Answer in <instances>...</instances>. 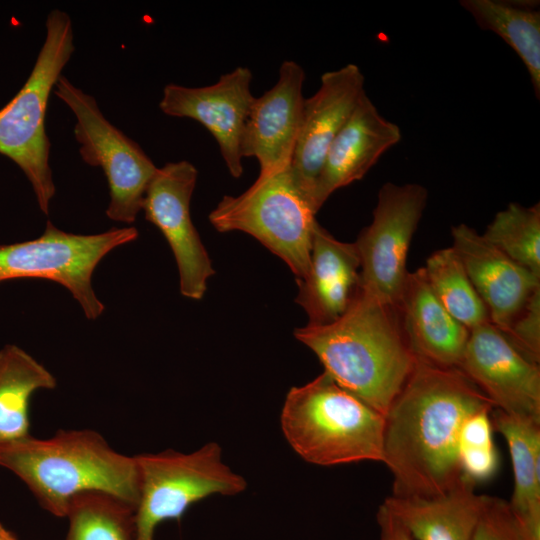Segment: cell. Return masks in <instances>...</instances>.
Masks as SVG:
<instances>
[{
  "mask_svg": "<svg viewBox=\"0 0 540 540\" xmlns=\"http://www.w3.org/2000/svg\"><path fill=\"white\" fill-rule=\"evenodd\" d=\"M494 409L459 369L416 357L414 368L384 415L383 460L392 494L435 497L464 478L459 461L462 426L472 414Z\"/></svg>",
  "mask_w": 540,
  "mask_h": 540,
  "instance_id": "obj_1",
  "label": "cell"
},
{
  "mask_svg": "<svg viewBox=\"0 0 540 540\" xmlns=\"http://www.w3.org/2000/svg\"><path fill=\"white\" fill-rule=\"evenodd\" d=\"M335 382L385 415L411 374L416 356L400 309L359 286L345 312L326 325L295 329Z\"/></svg>",
  "mask_w": 540,
  "mask_h": 540,
  "instance_id": "obj_2",
  "label": "cell"
},
{
  "mask_svg": "<svg viewBox=\"0 0 540 540\" xmlns=\"http://www.w3.org/2000/svg\"><path fill=\"white\" fill-rule=\"evenodd\" d=\"M0 467L16 475L50 514L65 518L72 500L99 492L137 505L135 456L113 449L98 432L59 430L0 447Z\"/></svg>",
  "mask_w": 540,
  "mask_h": 540,
  "instance_id": "obj_3",
  "label": "cell"
},
{
  "mask_svg": "<svg viewBox=\"0 0 540 540\" xmlns=\"http://www.w3.org/2000/svg\"><path fill=\"white\" fill-rule=\"evenodd\" d=\"M280 423L291 448L308 463L335 466L383 460L384 416L325 371L289 390Z\"/></svg>",
  "mask_w": 540,
  "mask_h": 540,
  "instance_id": "obj_4",
  "label": "cell"
},
{
  "mask_svg": "<svg viewBox=\"0 0 540 540\" xmlns=\"http://www.w3.org/2000/svg\"><path fill=\"white\" fill-rule=\"evenodd\" d=\"M45 27V40L28 79L0 109V154L22 170L40 210L48 215L56 188L49 164L46 111L50 94L75 47L72 21L66 12L50 11Z\"/></svg>",
  "mask_w": 540,
  "mask_h": 540,
  "instance_id": "obj_5",
  "label": "cell"
},
{
  "mask_svg": "<svg viewBox=\"0 0 540 540\" xmlns=\"http://www.w3.org/2000/svg\"><path fill=\"white\" fill-rule=\"evenodd\" d=\"M315 210L290 167L258 178L238 196L225 195L209 214L219 232L242 231L256 238L304 279L309 271Z\"/></svg>",
  "mask_w": 540,
  "mask_h": 540,
  "instance_id": "obj_6",
  "label": "cell"
},
{
  "mask_svg": "<svg viewBox=\"0 0 540 540\" xmlns=\"http://www.w3.org/2000/svg\"><path fill=\"white\" fill-rule=\"evenodd\" d=\"M138 501L134 540H155L157 527L179 520L195 503L212 495L234 496L247 488L245 478L222 460V448L209 442L182 453L167 450L135 456Z\"/></svg>",
  "mask_w": 540,
  "mask_h": 540,
  "instance_id": "obj_7",
  "label": "cell"
},
{
  "mask_svg": "<svg viewBox=\"0 0 540 540\" xmlns=\"http://www.w3.org/2000/svg\"><path fill=\"white\" fill-rule=\"evenodd\" d=\"M138 235L135 227L74 234L47 221L38 238L0 245V283L16 279L54 281L71 293L87 319L95 320L105 309L92 286L97 265L112 250L135 241Z\"/></svg>",
  "mask_w": 540,
  "mask_h": 540,
  "instance_id": "obj_8",
  "label": "cell"
},
{
  "mask_svg": "<svg viewBox=\"0 0 540 540\" xmlns=\"http://www.w3.org/2000/svg\"><path fill=\"white\" fill-rule=\"evenodd\" d=\"M53 92L75 116L74 135L82 160L100 167L106 177L110 196L106 216L132 224L158 167L139 144L106 119L92 95L67 77H59Z\"/></svg>",
  "mask_w": 540,
  "mask_h": 540,
  "instance_id": "obj_9",
  "label": "cell"
},
{
  "mask_svg": "<svg viewBox=\"0 0 540 540\" xmlns=\"http://www.w3.org/2000/svg\"><path fill=\"white\" fill-rule=\"evenodd\" d=\"M427 198V189L421 184L385 183L371 223L354 242L360 259V286L382 302L399 306L409 274L410 244Z\"/></svg>",
  "mask_w": 540,
  "mask_h": 540,
  "instance_id": "obj_10",
  "label": "cell"
},
{
  "mask_svg": "<svg viewBox=\"0 0 540 540\" xmlns=\"http://www.w3.org/2000/svg\"><path fill=\"white\" fill-rule=\"evenodd\" d=\"M198 171L189 161L169 162L157 168L142 204L145 218L163 234L174 255L180 293L200 300L215 273L190 213Z\"/></svg>",
  "mask_w": 540,
  "mask_h": 540,
  "instance_id": "obj_11",
  "label": "cell"
},
{
  "mask_svg": "<svg viewBox=\"0 0 540 540\" xmlns=\"http://www.w3.org/2000/svg\"><path fill=\"white\" fill-rule=\"evenodd\" d=\"M458 368L495 409L540 422L539 364L520 353L491 322L470 330Z\"/></svg>",
  "mask_w": 540,
  "mask_h": 540,
  "instance_id": "obj_12",
  "label": "cell"
},
{
  "mask_svg": "<svg viewBox=\"0 0 540 540\" xmlns=\"http://www.w3.org/2000/svg\"><path fill=\"white\" fill-rule=\"evenodd\" d=\"M251 81L250 69L237 67L208 86L167 84L159 102L164 114L191 118L212 134L234 178H239L243 173L241 141L255 98L250 90Z\"/></svg>",
  "mask_w": 540,
  "mask_h": 540,
  "instance_id": "obj_13",
  "label": "cell"
},
{
  "mask_svg": "<svg viewBox=\"0 0 540 540\" xmlns=\"http://www.w3.org/2000/svg\"><path fill=\"white\" fill-rule=\"evenodd\" d=\"M364 82L360 68L347 64L324 73L318 90L304 100L290 169L296 184L311 204L328 148L366 94Z\"/></svg>",
  "mask_w": 540,
  "mask_h": 540,
  "instance_id": "obj_14",
  "label": "cell"
},
{
  "mask_svg": "<svg viewBox=\"0 0 540 540\" xmlns=\"http://www.w3.org/2000/svg\"><path fill=\"white\" fill-rule=\"evenodd\" d=\"M304 80L303 68L293 60H285L275 85L254 98L244 127L241 154L258 160V178L291 166L305 100Z\"/></svg>",
  "mask_w": 540,
  "mask_h": 540,
  "instance_id": "obj_15",
  "label": "cell"
},
{
  "mask_svg": "<svg viewBox=\"0 0 540 540\" xmlns=\"http://www.w3.org/2000/svg\"><path fill=\"white\" fill-rule=\"evenodd\" d=\"M451 235L452 247L485 304L490 322L505 333L532 293L540 287V277L464 223L452 227Z\"/></svg>",
  "mask_w": 540,
  "mask_h": 540,
  "instance_id": "obj_16",
  "label": "cell"
},
{
  "mask_svg": "<svg viewBox=\"0 0 540 540\" xmlns=\"http://www.w3.org/2000/svg\"><path fill=\"white\" fill-rule=\"evenodd\" d=\"M401 138L400 128L365 94L328 148L312 194L316 213L333 192L362 179Z\"/></svg>",
  "mask_w": 540,
  "mask_h": 540,
  "instance_id": "obj_17",
  "label": "cell"
},
{
  "mask_svg": "<svg viewBox=\"0 0 540 540\" xmlns=\"http://www.w3.org/2000/svg\"><path fill=\"white\" fill-rule=\"evenodd\" d=\"M298 303L310 325H326L347 309L360 286V259L355 243L342 242L318 222L312 234L307 276L298 280Z\"/></svg>",
  "mask_w": 540,
  "mask_h": 540,
  "instance_id": "obj_18",
  "label": "cell"
},
{
  "mask_svg": "<svg viewBox=\"0 0 540 540\" xmlns=\"http://www.w3.org/2000/svg\"><path fill=\"white\" fill-rule=\"evenodd\" d=\"M398 307L415 356L434 365L458 368L470 330L440 304L422 267L409 272Z\"/></svg>",
  "mask_w": 540,
  "mask_h": 540,
  "instance_id": "obj_19",
  "label": "cell"
},
{
  "mask_svg": "<svg viewBox=\"0 0 540 540\" xmlns=\"http://www.w3.org/2000/svg\"><path fill=\"white\" fill-rule=\"evenodd\" d=\"M464 476L453 489L435 497L390 495L382 503L414 540H470L490 496L478 494Z\"/></svg>",
  "mask_w": 540,
  "mask_h": 540,
  "instance_id": "obj_20",
  "label": "cell"
},
{
  "mask_svg": "<svg viewBox=\"0 0 540 540\" xmlns=\"http://www.w3.org/2000/svg\"><path fill=\"white\" fill-rule=\"evenodd\" d=\"M492 422L505 438L513 469L509 506L522 540H540V422L492 410Z\"/></svg>",
  "mask_w": 540,
  "mask_h": 540,
  "instance_id": "obj_21",
  "label": "cell"
},
{
  "mask_svg": "<svg viewBox=\"0 0 540 540\" xmlns=\"http://www.w3.org/2000/svg\"><path fill=\"white\" fill-rule=\"evenodd\" d=\"M54 375L22 348L0 349V447L30 436V402L40 390H52Z\"/></svg>",
  "mask_w": 540,
  "mask_h": 540,
  "instance_id": "obj_22",
  "label": "cell"
},
{
  "mask_svg": "<svg viewBox=\"0 0 540 540\" xmlns=\"http://www.w3.org/2000/svg\"><path fill=\"white\" fill-rule=\"evenodd\" d=\"M477 25L502 38L524 63L540 95V12L535 4L500 0H461Z\"/></svg>",
  "mask_w": 540,
  "mask_h": 540,
  "instance_id": "obj_23",
  "label": "cell"
},
{
  "mask_svg": "<svg viewBox=\"0 0 540 540\" xmlns=\"http://www.w3.org/2000/svg\"><path fill=\"white\" fill-rule=\"evenodd\" d=\"M422 269L434 296L459 323L471 330L490 322L488 310L452 246L433 252Z\"/></svg>",
  "mask_w": 540,
  "mask_h": 540,
  "instance_id": "obj_24",
  "label": "cell"
},
{
  "mask_svg": "<svg viewBox=\"0 0 540 540\" xmlns=\"http://www.w3.org/2000/svg\"><path fill=\"white\" fill-rule=\"evenodd\" d=\"M134 511L109 494H81L72 500L65 517V540H134Z\"/></svg>",
  "mask_w": 540,
  "mask_h": 540,
  "instance_id": "obj_25",
  "label": "cell"
},
{
  "mask_svg": "<svg viewBox=\"0 0 540 540\" xmlns=\"http://www.w3.org/2000/svg\"><path fill=\"white\" fill-rule=\"evenodd\" d=\"M483 237L513 261L540 277V204L510 203L487 226Z\"/></svg>",
  "mask_w": 540,
  "mask_h": 540,
  "instance_id": "obj_26",
  "label": "cell"
},
{
  "mask_svg": "<svg viewBox=\"0 0 540 540\" xmlns=\"http://www.w3.org/2000/svg\"><path fill=\"white\" fill-rule=\"evenodd\" d=\"M492 410L483 409L469 416L460 432V466L463 475L475 484L491 479L498 470L490 420Z\"/></svg>",
  "mask_w": 540,
  "mask_h": 540,
  "instance_id": "obj_27",
  "label": "cell"
},
{
  "mask_svg": "<svg viewBox=\"0 0 540 540\" xmlns=\"http://www.w3.org/2000/svg\"><path fill=\"white\" fill-rule=\"evenodd\" d=\"M526 358L540 361V287L527 300L519 314L503 333Z\"/></svg>",
  "mask_w": 540,
  "mask_h": 540,
  "instance_id": "obj_28",
  "label": "cell"
},
{
  "mask_svg": "<svg viewBox=\"0 0 540 540\" xmlns=\"http://www.w3.org/2000/svg\"><path fill=\"white\" fill-rule=\"evenodd\" d=\"M470 540H522L509 503L490 496Z\"/></svg>",
  "mask_w": 540,
  "mask_h": 540,
  "instance_id": "obj_29",
  "label": "cell"
},
{
  "mask_svg": "<svg viewBox=\"0 0 540 540\" xmlns=\"http://www.w3.org/2000/svg\"><path fill=\"white\" fill-rule=\"evenodd\" d=\"M380 540H414L404 526L381 504L377 514Z\"/></svg>",
  "mask_w": 540,
  "mask_h": 540,
  "instance_id": "obj_30",
  "label": "cell"
},
{
  "mask_svg": "<svg viewBox=\"0 0 540 540\" xmlns=\"http://www.w3.org/2000/svg\"><path fill=\"white\" fill-rule=\"evenodd\" d=\"M0 540H17L16 537L0 524Z\"/></svg>",
  "mask_w": 540,
  "mask_h": 540,
  "instance_id": "obj_31",
  "label": "cell"
}]
</instances>
